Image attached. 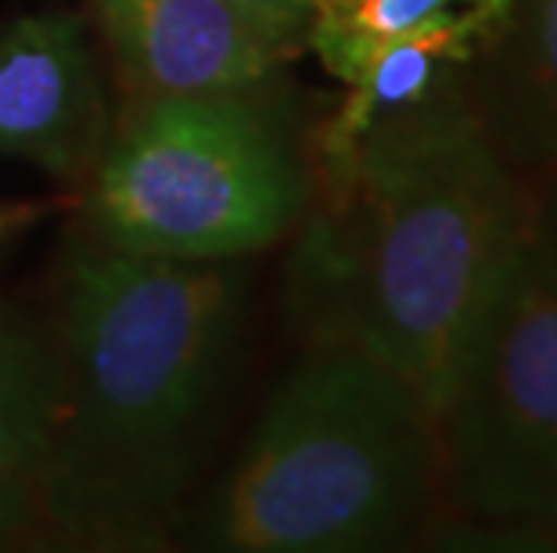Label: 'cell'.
Wrapping results in <instances>:
<instances>
[{"label":"cell","instance_id":"8992f818","mask_svg":"<svg viewBox=\"0 0 557 553\" xmlns=\"http://www.w3.org/2000/svg\"><path fill=\"white\" fill-rule=\"evenodd\" d=\"M94 11L145 93H248L306 33L234 0H94Z\"/></svg>","mask_w":557,"mask_h":553},{"label":"cell","instance_id":"6da1fadb","mask_svg":"<svg viewBox=\"0 0 557 553\" xmlns=\"http://www.w3.org/2000/svg\"><path fill=\"white\" fill-rule=\"evenodd\" d=\"M327 194L331 216L306 238L299 277L320 338L393 367L438 425L515 244L525 184L446 79L367 129Z\"/></svg>","mask_w":557,"mask_h":553},{"label":"cell","instance_id":"30bf717a","mask_svg":"<svg viewBox=\"0 0 557 553\" xmlns=\"http://www.w3.org/2000/svg\"><path fill=\"white\" fill-rule=\"evenodd\" d=\"M62 403V352L33 321L0 310V470L40 478Z\"/></svg>","mask_w":557,"mask_h":553},{"label":"cell","instance_id":"3957f363","mask_svg":"<svg viewBox=\"0 0 557 553\" xmlns=\"http://www.w3.org/2000/svg\"><path fill=\"white\" fill-rule=\"evenodd\" d=\"M438 481L424 399L367 349L317 338L212 503L206 539L242 553L393 546L421 525Z\"/></svg>","mask_w":557,"mask_h":553},{"label":"cell","instance_id":"7a4b0ae2","mask_svg":"<svg viewBox=\"0 0 557 553\" xmlns=\"http://www.w3.org/2000/svg\"><path fill=\"white\" fill-rule=\"evenodd\" d=\"M242 280L87 244L65 269L62 403L37 478L44 525L145 543L181 503L238 327Z\"/></svg>","mask_w":557,"mask_h":553},{"label":"cell","instance_id":"8fae6325","mask_svg":"<svg viewBox=\"0 0 557 553\" xmlns=\"http://www.w3.org/2000/svg\"><path fill=\"white\" fill-rule=\"evenodd\" d=\"M471 4L479 0H317L306 37L327 73L349 84L374 47Z\"/></svg>","mask_w":557,"mask_h":553},{"label":"cell","instance_id":"5bb4252c","mask_svg":"<svg viewBox=\"0 0 557 553\" xmlns=\"http://www.w3.org/2000/svg\"><path fill=\"white\" fill-rule=\"evenodd\" d=\"M234 4L256 11V15H267V18H277V22H288V26L306 29L317 0H234Z\"/></svg>","mask_w":557,"mask_h":553},{"label":"cell","instance_id":"5b68a950","mask_svg":"<svg viewBox=\"0 0 557 553\" xmlns=\"http://www.w3.org/2000/svg\"><path fill=\"white\" fill-rule=\"evenodd\" d=\"M443 486L485 525L557 521V176L525 209L438 410Z\"/></svg>","mask_w":557,"mask_h":553},{"label":"cell","instance_id":"9c48e42d","mask_svg":"<svg viewBox=\"0 0 557 553\" xmlns=\"http://www.w3.org/2000/svg\"><path fill=\"white\" fill-rule=\"evenodd\" d=\"M507 4L511 0H479V4L449 11L429 26L374 47L360 73L346 84V101L320 137L327 180L349 166L352 151L374 123L424 101L460 65H468L500 26Z\"/></svg>","mask_w":557,"mask_h":553},{"label":"cell","instance_id":"277c9868","mask_svg":"<svg viewBox=\"0 0 557 553\" xmlns=\"http://www.w3.org/2000/svg\"><path fill=\"white\" fill-rule=\"evenodd\" d=\"M302 202L288 140L245 93H145L94 162L87 223L120 252L223 263L281 241Z\"/></svg>","mask_w":557,"mask_h":553},{"label":"cell","instance_id":"4fadbf2b","mask_svg":"<svg viewBox=\"0 0 557 553\" xmlns=\"http://www.w3.org/2000/svg\"><path fill=\"white\" fill-rule=\"evenodd\" d=\"M54 202H0V241L15 238L18 230H29L33 223L54 213Z\"/></svg>","mask_w":557,"mask_h":553},{"label":"cell","instance_id":"7c38bea8","mask_svg":"<svg viewBox=\"0 0 557 553\" xmlns=\"http://www.w3.org/2000/svg\"><path fill=\"white\" fill-rule=\"evenodd\" d=\"M44 528L40 489L33 478L0 470V546L22 543Z\"/></svg>","mask_w":557,"mask_h":553},{"label":"cell","instance_id":"52a82bcc","mask_svg":"<svg viewBox=\"0 0 557 553\" xmlns=\"http://www.w3.org/2000/svg\"><path fill=\"white\" fill-rule=\"evenodd\" d=\"M104 148V93L73 11L22 15L0 33V159L73 180Z\"/></svg>","mask_w":557,"mask_h":553},{"label":"cell","instance_id":"ba28073f","mask_svg":"<svg viewBox=\"0 0 557 553\" xmlns=\"http://www.w3.org/2000/svg\"><path fill=\"white\" fill-rule=\"evenodd\" d=\"M482 54L485 134L518 176H557V0H511Z\"/></svg>","mask_w":557,"mask_h":553}]
</instances>
